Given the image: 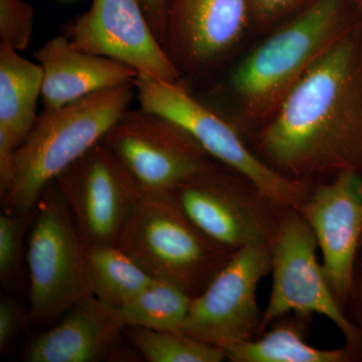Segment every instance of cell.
<instances>
[{"label": "cell", "instance_id": "cell-25", "mask_svg": "<svg viewBox=\"0 0 362 362\" xmlns=\"http://www.w3.org/2000/svg\"><path fill=\"white\" fill-rule=\"evenodd\" d=\"M28 315L13 298L2 295L0 298V352H4L7 347L20 334Z\"/></svg>", "mask_w": 362, "mask_h": 362}, {"label": "cell", "instance_id": "cell-22", "mask_svg": "<svg viewBox=\"0 0 362 362\" xmlns=\"http://www.w3.org/2000/svg\"><path fill=\"white\" fill-rule=\"evenodd\" d=\"M33 216L35 211L25 214L4 211L0 216V280L6 287H13L18 281L23 238Z\"/></svg>", "mask_w": 362, "mask_h": 362}, {"label": "cell", "instance_id": "cell-29", "mask_svg": "<svg viewBox=\"0 0 362 362\" xmlns=\"http://www.w3.org/2000/svg\"><path fill=\"white\" fill-rule=\"evenodd\" d=\"M351 1L354 2V6L356 7L357 11L362 18V0H351Z\"/></svg>", "mask_w": 362, "mask_h": 362}, {"label": "cell", "instance_id": "cell-9", "mask_svg": "<svg viewBox=\"0 0 362 362\" xmlns=\"http://www.w3.org/2000/svg\"><path fill=\"white\" fill-rule=\"evenodd\" d=\"M54 182L86 247L117 246L144 194L122 161L102 141Z\"/></svg>", "mask_w": 362, "mask_h": 362}, {"label": "cell", "instance_id": "cell-16", "mask_svg": "<svg viewBox=\"0 0 362 362\" xmlns=\"http://www.w3.org/2000/svg\"><path fill=\"white\" fill-rule=\"evenodd\" d=\"M42 71L45 110H54L77 100L133 83L139 73L131 66L75 49L65 35L47 40L35 54Z\"/></svg>", "mask_w": 362, "mask_h": 362}, {"label": "cell", "instance_id": "cell-21", "mask_svg": "<svg viewBox=\"0 0 362 362\" xmlns=\"http://www.w3.org/2000/svg\"><path fill=\"white\" fill-rule=\"evenodd\" d=\"M124 338L149 362H221L223 350L178 330L125 327Z\"/></svg>", "mask_w": 362, "mask_h": 362}, {"label": "cell", "instance_id": "cell-7", "mask_svg": "<svg viewBox=\"0 0 362 362\" xmlns=\"http://www.w3.org/2000/svg\"><path fill=\"white\" fill-rule=\"evenodd\" d=\"M168 194L204 235L232 252L254 245L269 246L288 207L272 201L221 163Z\"/></svg>", "mask_w": 362, "mask_h": 362}, {"label": "cell", "instance_id": "cell-8", "mask_svg": "<svg viewBox=\"0 0 362 362\" xmlns=\"http://www.w3.org/2000/svg\"><path fill=\"white\" fill-rule=\"evenodd\" d=\"M315 235L297 207H287L269 245L273 284L263 312L261 332L288 314L322 315L341 331L347 349L358 361V331L350 322L317 261Z\"/></svg>", "mask_w": 362, "mask_h": 362}, {"label": "cell", "instance_id": "cell-6", "mask_svg": "<svg viewBox=\"0 0 362 362\" xmlns=\"http://www.w3.org/2000/svg\"><path fill=\"white\" fill-rule=\"evenodd\" d=\"M136 96L140 108L168 119L204 151L244 176L267 197L283 206L298 207L312 185L286 177L247 148L232 124L195 99L183 84L138 75Z\"/></svg>", "mask_w": 362, "mask_h": 362}, {"label": "cell", "instance_id": "cell-15", "mask_svg": "<svg viewBox=\"0 0 362 362\" xmlns=\"http://www.w3.org/2000/svg\"><path fill=\"white\" fill-rule=\"evenodd\" d=\"M62 318L30 343L25 361L99 362L118 357L125 328L118 309L92 295Z\"/></svg>", "mask_w": 362, "mask_h": 362}, {"label": "cell", "instance_id": "cell-30", "mask_svg": "<svg viewBox=\"0 0 362 362\" xmlns=\"http://www.w3.org/2000/svg\"><path fill=\"white\" fill-rule=\"evenodd\" d=\"M361 245H362V238H361Z\"/></svg>", "mask_w": 362, "mask_h": 362}, {"label": "cell", "instance_id": "cell-12", "mask_svg": "<svg viewBox=\"0 0 362 362\" xmlns=\"http://www.w3.org/2000/svg\"><path fill=\"white\" fill-rule=\"evenodd\" d=\"M75 49L115 59L162 82L183 84L180 71L157 39L141 0H92L66 26Z\"/></svg>", "mask_w": 362, "mask_h": 362}, {"label": "cell", "instance_id": "cell-20", "mask_svg": "<svg viewBox=\"0 0 362 362\" xmlns=\"http://www.w3.org/2000/svg\"><path fill=\"white\" fill-rule=\"evenodd\" d=\"M192 299L177 286L154 280L117 309L125 327L180 331Z\"/></svg>", "mask_w": 362, "mask_h": 362}, {"label": "cell", "instance_id": "cell-10", "mask_svg": "<svg viewBox=\"0 0 362 362\" xmlns=\"http://www.w3.org/2000/svg\"><path fill=\"white\" fill-rule=\"evenodd\" d=\"M269 273V246L254 245L233 252L206 289L192 299L180 331L221 349L258 337L263 312L257 291Z\"/></svg>", "mask_w": 362, "mask_h": 362}, {"label": "cell", "instance_id": "cell-24", "mask_svg": "<svg viewBox=\"0 0 362 362\" xmlns=\"http://www.w3.org/2000/svg\"><path fill=\"white\" fill-rule=\"evenodd\" d=\"M316 0H247L251 25L261 30L280 25Z\"/></svg>", "mask_w": 362, "mask_h": 362}, {"label": "cell", "instance_id": "cell-4", "mask_svg": "<svg viewBox=\"0 0 362 362\" xmlns=\"http://www.w3.org/2000/svg\"><path fill=\"white\" fill-rule=\"evenodd\" d=\"M117 246L152 278L177 286L192 298L235 252L204 235L168 192H144Z\"/></svg>", "mask_w": 362, "mask_h": 362}, {"label": "cell", "instance_id": "cell-14", "mask_svg": "<svg viewBox=\"0 0 362 362\" xmlns=\"http://www.w3.org/2000/svg\"><path fill=\"white\" fill-rule=\"evenodd\" d=\"M164 16L162 45L181 76L220 63L251 25L247 0H164Z\"/></svg>", "mask_w": 362, "mask_h": 362}, {"label": "cell", "instance_id": "cell-2", "mask_svg": "<svg viewBox=\"0 0 362 362\" xmlns=\"http://www.w3.org/2000/svg\"><path fill=\"white\" fill-rule=\"evenodd\" d=\"M361 21L351 0H316L284 21L233 71L244 118L264 125L309 69Z\"/></svg>", "mask_w": 362, "mask_h": 362}, {"label": "cell", "instance_id": "cell-17", "mask_svg": "<svg viewBox=\"0 0 362 362\" xmlns=\"http://www.w3.org/2000/svg\"><path fill=\"white\" fill-rule=\"evenodd\" d=\"M44 71L0 39V131L21 144L37 120Z\"/></svg>", "mask_w": 362, "mask_h": 362}, {"label": "cell", "instance_id": "cell-19", "mask_svg": "<svg viewBox=\"0 0 362 362\" xmlns=\"http://www.w3.org/2000/svg\"><path fill=\"white\" fill-rule=\"evenodd\" d=\"M93 295L119 308L156 279L118 246L86 247Z\"/></svg>", "mask_w": 362, "mask_h": 362}, {"label": "cell", "instance_id": "cell-27", "mask_svg": "<svg viewBox=\"0 0 362 362\" xmlns=\"http://www.w3.org/2000/svg\"><path fill=\"white\" fill-rule=\"evenodd\" d=\"M20 144L0 131V197H6L13 185L16 168V152Z\"/></svg>", "mask_w": 362, "mask_h": 362}, {"label": "cell", "instance_id": "cell-5", "mask_svg": "<svg viewBox=\"0 0 362 362\" xmlns=\"http://www.w3.org/2000/svg\"><path fill=\"white\" fill-rule=\"evenodd\" d=\"M28 245V321L47 325L93 295L85 244L54 182L35 206Z\"/></svg>", "mask_w": 362, "mask_h": 362}, {"label": "cell", "instance_id": "cell-11", "mask_svg": "<svg viewBox=\"0 0 362 362\" xmlns=\"http://www.w3.org/2000/svg\"><path fill=\"white\" fill-rule=\"evenodd\" d=\"M101 141L143 192H171L220 163L175 123L142 108L128 109Z\"/></svg>", "mask_w": 362, "mask_h": 362}, {"label": "cell", "instance_id": "cell-18", "mask_svg": "<svg viewBox=\"0 0 362 362\" xmlns=\"http://www.w3.org/2000/svg\"><path fill=\"white\" fill-rule=\"evenodd\" d=\"M312 316L288 314L272 323L273 327L250 341L221 349L233 362H350L354 356L346 347L321 349L305 340L306 321Z\"/></svg>", "mask_w": 362, "mask_h": 362}, {"label": "cell", "instance_id": "cell-26", "mask_svg": "<svg viewBox=\"0 0 362 362\" xmlns=\"http://www.w3.org/2000/svg\"><path fill=\"white\" fill-rule=\"evenodd\" d=\"M344 312L350 322L354 324V327L358 331V361H362V245L357 252L351 288H350L349 297L345 305Z\"/></svg>", "mask_w": 362, "mask_h": 362}, {"label": "cell", "instance_id": "cell-23", "mask_svg": "<svg viewBox=\"0 0 362 362\" xmlns=\"http://www.w3.org/2000/svg\"><path fill=\"white\" fill-rule=\"evenodd\" d=\"M33 30V9L25 0H0V39L18 51L30 45Z\"/></svg>", "mask_w": 362, "mask_h": 362}, {"label": "cell", "instance_id": "cell-3", "mask_svg": "<svg viewBox=\"0 0 362 362\" xmlns=\"http://www.w3.org/2000/svg\"><path fill=\"white\" fill-rule=\"evenodd\" d=\"M134 82L99 90L37 117L16 152L13 182L1 199L6 213L35 211L47 185L101 141L129 109L136 95Z\"/></svg>", "mask_w": 362, "mask_h": 362}, {"label": "cell", "instance_id": "cell-13", "mask_svg": "<svg viewBox=\"0 0 362 362\" xmlns=\"http://www.w3.org/2000/svg\"><path fill=\"white\" fill-rule=\"evenodd\" d=\"M345 170L311 187L297 207L315 235L322 270L331 291L344 310L362 238V180Z\"/></svg>", "mask_w": 362, "mask_h": 362}, {"label": "cell", "instance_id": "cell-1", "mask_svg": "<svg viewBox=\"0 0 362 362\" xmlns=\"http://www.w3.org/2000/svg\"><path fill=\"white\" fill-rule=\"evenodd\" d=\"M262 159L280 175H362V21L297 83L259 136Z\"/></svg>", "mask_w": 362, "mask_h": 362}, {"label": "cell", "instance_id": "cell-28", "mask_svg": "<svg viewBox=\"0 0 362 362\" xmlns=\"http://www.w3.org/2000/svg\"><path fill=\"white\" fill-rule=\"evenodd\" d=\"M147 20L162 45L164 33V0H141Z\"/></svg>", "mask_w": 362, "mask_h": 362}]
</instances>
